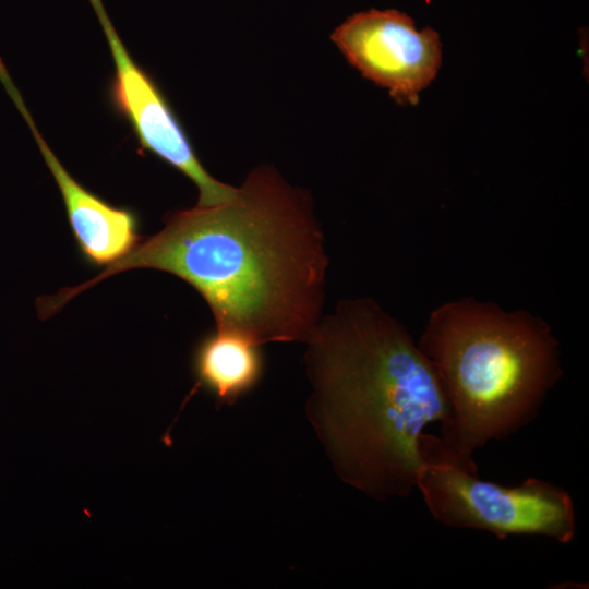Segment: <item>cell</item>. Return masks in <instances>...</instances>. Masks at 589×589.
Instances as JSON below:
<instances>
[{
    "mask_svg": "<svg viewBox=\"0 0 589 589\" xmlns=\"http://www.w3.org/2000/svg\"><path fill=\"white\" fill-rule=\"evenodd\" d=\"M328 263L310 193L262 165L229 201L171 213L159 232L67 293L123 271L157 269L203 297L215 328L261 346L305 344L324 314Z\"/></svg>",
    "mask_w": 589,
    "mask_h": 589,
    "instance_id": "cell-1",
    "label": "cell"
},
{
    "mask_svg": "<svg viewBox=\"0 0 589 589\" xmlns=\"http://www.w3.org/2000/svg\"><path fill=\"white\" fill-rule=\"evenodd\" d=\"M304 345L305 412L336 474L375 501L407 496L424 429L448 413L430 360L370 297L338 301Z\"/></svg>",
    "mask_w": 589,
    "mask_h": 589,
    "instance_id": "cell-2",
    "label": "cell"
},
{
    "mask_svg": "<svg viewBox=\"0 0 589 589\" xmlns=\"http://www.w3.org/2000/svg\"><path fill=\"white\" fill-rule=\"evenodd\" d=\"M417 344L447 401L440 437L467 461L530 422L562 376L558 340L546 321L472 297L435 308Z\"/></svg>",
    "mask_w": 589,
    "mask_h": 589,
    "instance_id": "cell-3",
    "label": "cell"
},
{
    "mask_svg": "<svg viewBox=\"0 0 589 589\" xmlns=\"http://www.w3.org/2000/svg\"><path fill=\"white\" fill-rule=\"evenodd\" d=\"M424 464L416 488L432 517L455 528L509 536H539L569 543L576 531L572 497L564 489L536 478L503 486L478 477L474 461L458 457L441 437L424 434Z\"/></svg>",
    "mask_w": 589,
    "mask_h": 589,
    "instance_id": "cell-4",
    "label": "cell"
},
{
    "mask_svg": "<svg viewBox=\"0 0 589 589\" xmlns=\"http://www.w3.org/2000/svg\"><path fill=\"white\" fill-rule=\"evenodd\" d=\"M89 2L104 29L115 63L109 86L111 106L130 124L142 151L154 154L188 177L199 190L197 206H214L229 201L237 187L215 179L203 167L164 93L129 55L101 0Z\"/></svg>",
    "mask_w": 589,
    "mask_h": 589,
    "instance_id": "cell-5",
    "label": "cell"
},
{
    "mask_svg": "<svg viewBox=\"0 0 589 589\" xmlns=\"http://www.w3.org/2000/svg\"><path fill=\"white\" fill-rule=\"evenodd\" d=\"M330 38L353 68L402 105L418 103L442 62L438 34L430 27L419 31L396 10L357 13Z\"/></svg>",
    "mask_w": 589,
    "mask_h": 589,
    "instance_id": "cell-6",
    "label": "cell"
},
{
    "mask_svg": "<svg viewBox=\"0 0 589 589\" xmlns=\"http://www.w3.org/2000/svg\"><path fill=\"white\" fill-rule=\"evenodd\" d=\"M1 79L27 121L44 160L59 187L70 227L85 260L95 265L107 266L127 255L141 239L135 214L108 204L68 172L36 128L8 75Z\"/></svg>",
    "mask_w": 589,
    "mask_h": 589,
    "instance_id": "cell-7",
    "label": "cell"
},
{
    "mask_svg": "<svg viewBox=\"0 0 589 589\" xmlns=\"http://www.w3.org/2000/svg\"><path fill=\"white\" fill-rule=\"evenodd\" d=\"M261 345L250 338L215 328L196 345L192 368L195 386L208 392L219 405H233L261 381L264 359Z\"/></svg>",
    "mask_w": 589,
    "mask_h": 589,
    "instance_id": "cell-8",
    "label": "cell"
}]
</instances>
